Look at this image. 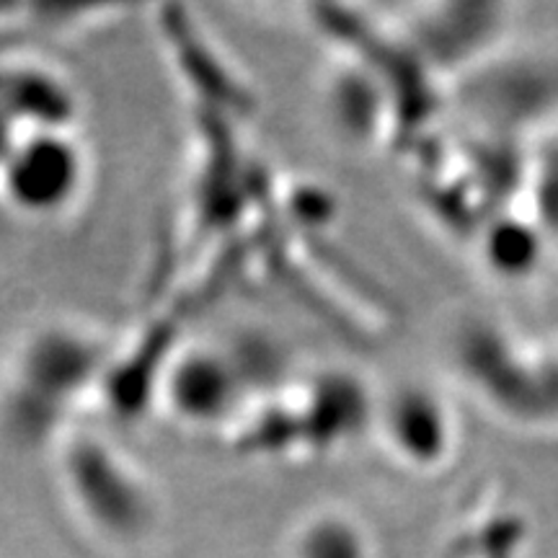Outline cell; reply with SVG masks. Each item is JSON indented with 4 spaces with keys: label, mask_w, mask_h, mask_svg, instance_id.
I'll use <instances>...</instances> for the list:
<instances>
[{
    "label": "cell",
    "mask_w": 558,
    "mask_h": 558,
    "mask_svg": "<svg viewBox=\"0 0 558 558\" xmlns=\"http://www.w3.org/2000/svg\"><path fill=\"white\" fill-rule=\"evenodd\" d=\"M111 341L78 318H45L26 326L0 365V442L34 456L52 452L75 414L107 380Z\"/></svg>",
    "instance_id": "6da1fadb"
},
{
    "label": "cell",
    "mask_w": 558,
    "mask_h": 558,
    "mask_svg": "<svg viewBox=\"0 0 558 558\" xmlns=\"http://www.w3.org/2000/svg\"><path fill=\"white\" fill-rule=\"evenodd\" d=\"M288 383L282 360L267 341L202 339L166 354L153 396L179 427L228 432Z\"/></svg>",
    "instance_id": "7a4b0ae2"
},
{
    "label": "cell",
    "mask_w": 558,
    "mask_h": 558,
    "mask_svg": "<svg viewBox=\"0 0 558 558\" xmlns=\"http://www.w3.org/2000/svg\"><path fill=\"white\" fill-rule=\"evenodd\" d=\"M50 456L62 499L88 535L114 548H135L156 533V484L114 439L73 427Z\"/></svg>",
    "instance_id": "3957f363"
},
{
    "label": "cell",
    "mask_w": 558,
    "mask_h": 558,
    "mask_svg": "<svg viewBox=\"0 0 558 558\" xmlns=\"http://www.w3.org/2000/svg\"><path fill=\"white\" fill-rule=\"evenodd\" d=\"M88 166L75 128L19 132L0 158V202L11 218H65L86 194Z\"/></svg>",
    "instance_id": "277c9868"
},
{
    "label": "cell",
    "mask_w": 558,
    "mask_h": 558,
    "mask_svg": "<svg viewBox=\"0 0 558 558\" xmlns=\"http://www.w3.org/2000/svg\"><path fill=\"white\" fill-rule=\"evenodd\" d=\"M78 96L58 70L19 54L0 58V117L19 132L75 128Z\"/></svg>",
    "instance_id": "5b68a950"
},
{
    "label": "cell",
    "mask_w": 558,
    "mask_h": 558,
    "mask_svg": "<svg viewBox=\"0 0 558 558\" xmlns=\"http://www.w3.org/2000/svg\"><path fill=\"white\" fill-rule=\"evenodd\" d=\"M373 432L407 465H432L445 450V411L424 388L401 386L375 403Z\"/></svg>",
    "instance_id": "8992f818"
},
{
    "label": "cell",
    "mask_w": 558,
    "mask_h": 558,
    "mask_svg": "<svg viewBox=\"0 0 558 558\" xmlns=\"http://www.w3.org/2000/svg\"><path fill=\"white\" fill-rule=\"evenodd\" d=\"M290 558H373V543L352 512L324 507L298 522Z\"/></svg>",
    "instance_id": "52a82bcc"
},
{
    "label": "cell",
    "mask_w": 558,
    "mask_h": 558,
    "mask_svg": "<svg viewBox=\"0 0 558 558\" xmlns=\"http://www.w3.org/2000/svg\"><path fill=\"white\" fill-rule=\"evenodd\" d=\"M373 86L365 78V73H360L352 65V60L341 62L333 68L331 78L326 81V109H329V120L333 122L344 137H362L367 135V120L373 111Z\"/></svg>",
    "instance_id": "ba28073f"
}]
</instances>
